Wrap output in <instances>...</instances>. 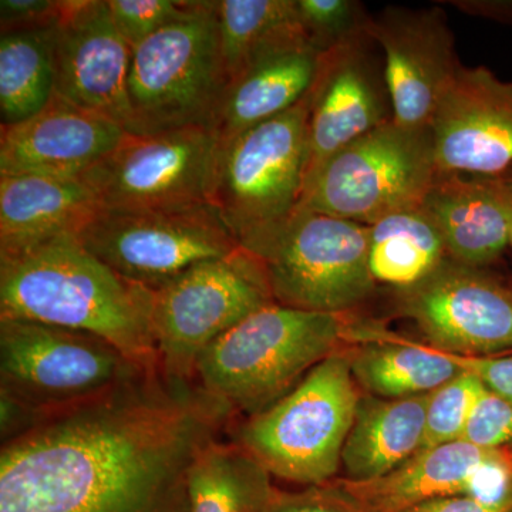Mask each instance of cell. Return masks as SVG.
I'll use <instances>...</instances> for the list:
<instances>
[{
	"mask_svg": "<svg viewBox=\"0 0 512 512\" xmlns=\"http://www.w3.org/2000/svg\"><path fill=\"white\" fill-rule=\"evenodd\" d=\"M463 369L474 373L491 392L512 403V355L454 356Z\"/></svg>",
	"mask_w": 512,
	"mask_h": 512,
	"instance_id": "e575fe53",
	"label": "cell"
},
{
	"mask_svg": "<svg viewBox=\"0 0 512 512\" xmlns=\"http://www.w3.org/2000/svg\"><path fill=\"white\" fill-rule=\"evenodd\" d=\"M485 386L474 373L463 372L429 394L423 448L461 440L468 417Z\"/></svg>",
	"mask_w": 512,
	"mask_h": 512,
	"instance_id": "f546056e",
	"label": "cell"
},
{
	"mask_svg": "<svg viewBox=\"0 0 512 512\" xmlns=\"http://www.w3.org/2000/svg\"><path fill=\"white\" fill-rule=\"evenodd\" d=\"M62 9L63 0H2L0 33L55 25Z\"/></svg>",
	"mask_w": 512,
	"mask_h": 512,
	"instance_id": "836d02e7",
	"label": "cell"
},
{
	"mask_svg": "<svg viewBox=\"0 0 512 512\" xmlns=\"http://www.w3.org/2000/svg\"><path fill=\"white\" fill-rule=\"evenodd\" d=\"M111 19L131 49L168 26L187 19L198 0H107Z\"/></svg>",
	"mask_w": 512,
	"mask_h": 512,
	"instance_id": "4dcf8cb0",
	"label": "cell"
},
{
	"mask_svg": "<svg viewBox=\"0 0 512 512\" xmlns=\"http://www.w3.org/2000/svg\"><path fill=\"white\" fill-rule=\"evenodd\" d=\"M402 512H512V504H488L467 494L444 495Z\"/></svg>",
	"mask_w": 512,
	"mask_h": 512,
	"instance_id": "d590c367",
	"label": "cell"
},
{
	"mask_svg": "<svg viewBox=\"0 0 512 512\" xmlns=\"http://www.w3.org/2000/svg\"><path fill=\"white\" fill-rule=\"evenodd\" d=\"M348 339V315L272 303L204 350L195 366V382L232 413L255 416L342 350Z\"/></svg>",
	"mask_w": 512,
	"mask_h": 512,
	"instance_id": "3957f363",
	"label": "cell"
},
{
	"mask_svg": "<svg viewBox=\"0 0 512 512\" xmlns=\"http://www.w3.org/2000/svg\"><path fill=\"white\" fill-rule=\"evenodd\" d=\"M229 82L269 53L308 42L295 0H215Z\"/></svg>",
	"mask_w": 512,
	"mask_h": 512,
	"instance_id": "4316f807",
	"label": "cell"
},
{
	"mask_svg": "<svg viewBox=\"0 0 512 512\" xmlns=\"http://www.w3.org/2000/svg\"><path fill=\"white\" fill-rule=\"evenodd\" d=\"M153 292L158 369L188 382H194L195 366L208 346L275 303L261 265L242 248L192 266Z\"/></svg>",
	"mask_w": 512,
	"mask_h": 512,
	"instance_id": "30bf717a",
	"label": "cell"
},
{
	"mask_svg": "<svg viewBox=\"0 0 512 512\" xmlns=\"http://www.w3.org/2000/svg\"><path fill=\"white\" fill-rule=\"evenodd\" d=\"M228 84L215 0H201L187 19L131 49L127 133L150 136L190 126L212 128Z\"/></svg>",
	"mask_w": 512,
	"mask_h": 512,
	"instance_id": "5b68a950",
	"label": "cell"
},
{
	"mask_svg": "<svg viewBox=\"0 0 512 512\" xmlns=\"http://www.w3.org/2000/svg\"><path fill=\"white\" fill-rule=\"evenodd\" d=\"M306 39L320 53L370 36L372 15L356 0H295Z\"/></svg>",
	"mask_w": 512,
	"mask_h": 512,
	"instance_id": "f1b7e54d",
	"label": "cell"
},
{
	"mask_svg": "<svg viewBox=\"0 0 512 512\" xmlns=\"http://www.w3.org/2000/svg\"><path fill=\"white\" fill-rule=\"evenodd\" d=\"M56 23L0 36L2 126L30 119L55 97Z\"/></svg>",
	"mask_w": 512,
	"mask_h": 512,
	"instance_id": "83f0119b",
	"label": "cell"
},
{
	"mask_svg": "<svg viewBox=\"0 0 512 512\" xmlns=\"http://www.w3.org/2000/svg\"><path fill=\"white\" fill-rule=\"evenodd\" d=\"M494 451L458 440L424 448L377 480H335L363 512H402L431 498L468 494L477 471Z\"/></svg>",
	"mask_w": 512,
	"mask_h": 512,
	"instance_id": "7402d4cb",
	"label": "cell"
},
{
	"mask_svg": "<svg viewBox=\"0 0 512 512\" xmlns=\"http://www.w3.org/2000/svg\"><path fill=\"white\" fill-rule=\"evenodd\" d=\"M271 474L235 441L214 440L188 476V512H258L275 494Z\"/></svg>",
	"mask_w": 512,
	"mask_h": 512,
	"instance_id": "484cf974",
	"label": "cell"
},
{
	"mask_svg": "<svg viewBox=\"0 0 512 512\" xmlns=\"http://www.w3.org/2000/svg\"><path fill=\"white\" fill-rule=\"evenodd\" d=\"M258 512H363L336 480L298 493L276 490Z\"/></svg>",
	"mask_w": 512,
	"mask_h": 512,
	"instance_id": "d6a6232c",
	"label": "cell"
},
{
	"mask_svg": "<svg viewBox=\"0 0 512 512\" xmlns=\"http://www.w3.org/2000/svg\"><path fill=\"white\" fill-rule=\"evenodd\" d=\"M461 440L484 450L510 448L512 446V403L485 387L471 410Z\"/></svg>",
	"mask_w": 512,
	"mask_h": 512,
	"instance_id": "1f68e13d",
	"label": "cell"
},
{
	"mask_svg": "<svg viewBox=\"0 0 512 512\" xmlns=\"http://www.w3.org/2000/svg\"><path fill=\"white\" fill-rule=\"evenodd\" d=\"M370 36L383 56L394 121L430 127L463 64L443 8L387 6L372 18Z\"/></svg>",
	"mask_w": 512,
	"mask_h": 512,
	"instance_id": "5bb4252c",
	"label": "cell"
},
{
	"mask_svg": "<svg viewBox=\"0 0 512 512\" xmlns=\"http://www.w3.org/2000/svg\"><path fill=\"white\" fill-rule=\"evenodd\" d=\"M511 451H512V448H511Z\"/></svg>",
	"mask_w": 512,
	"mask_h": 512,
	"instance_id": "f35d334b",
	"label": "cell"
},
{
	"mask_svg": "<svg viewBox=\"0 0 512 512\" xmlns=\"http://www.w3.org/2000/svg\"><path fill=\"white\" fill-rule=\"evenodd\" d=\"M241 248L261 265L274 302L286 308L348 315L376 291L367 225L296 208Z\"/></svg>",
	"mask_w": 512,
	"mask_h": 512,
	"instance_id": "8992f818",
	"label": "cell"
},
{
	"mask_svg": "<svg viewBox=\"0 0 512 512\" xmlns=\"http://www.w3.org/2000/svg\"><path fill=\"white\" fill-rule=\"evenodd\" d=\"M100 210L83 178L0 175V255L77 235Z\"/></svg>",
	"mask_w": 512,
	"mask_h": 512,
	"instance_id": "d6986e66",
	"label": "cell"
},
{
	"mask_svg": "<svg viewBox=\"0 0 512 512\" xmlns=\"http://www.w3.org/2000/svg\"><path fill=\"white\" fill-rule=\"evenodd\" d=\"M360 397L349 353L339 350L281 400L245 417L232 441L272 477L306 487L328 484L342 467Z\"/></svg>",
	"mask_w": 512,
	"mask_h": 512,
	"instance_id": "277c9868",
	"label": "cell"
},
{
	"mask_svg": "<svg viewBox=\"0 0 512 512\" xmlns=\"http://www.w3.org/2000/svg\"><path fill=\"white\" fill-rule=\"evenodd\" d=\"M309 93L291 110L220 143L211 204L239 245L282 224L308 174Z\"/></svg>",
	"mask_w": 512,
	"mask_h": 512,
	"instance_id": "ba28073f",
	"label": "cell"
},
{
	"mask_svg": "<svg viewBox=\"0 0 512 512\" xmlns=\"http://www.w3.org/2000/svg\"><path fill=\"white\" fill-rule=\"evenodd\" d=\"M440 173L497 177L512 170V83L461 66L430 124Z\"/></svg>",
	"mask_w": 512,
	"mask_h": 512,
	"instance_id": "2e32d148",
	"label": "cell"
},
{
	"mask_svg": "<svg viewBox=\"0 0 512 512\" xmlns=\"http://www.w3.org/2000/svg\"><path fill=\"white\" fill-rule=\"evenodd\" d=\"M392 121L383 56L372 36L322 53L309 92L306 180L353 141Z\"/></svg>",
	"mask_w": 512,
	"mask_h": 512,
	"instance_id": "9a60e30c",
	"label": "cell"
},
{
	"mask_svg": "<svg viewBox=\"0 0 512 512\" xmlns=\"http://www.w3.org/2000/svg\"><path fill=\"white\" fill-rule=\"evenodd\" d=\"M220 140L211 127L190 126L136 136L83 175L106 210H174L211 204Z\"/></svg>",
	"mask_w": 512,
	"mask_h": 512,
	"instance_id": "7c38bea8",
	"label": "cell"
},
{
	"mask_svg": "<svg viewBox=\"0 0 512 512\" xmlns=\"http://www.w3.org/2000/svg\"><path fill=\"white\" fill-rule=\"evenodd\" d=\"M146 369L90 333L0 319V396L40 421L103 396Z\"/></svg>",
	"mask_w": 512,
	"mask_h": 512,
	"instance_id": "52a82bcc",
	"label": "cell"
},
{
	"mask_svg": "<svg viewBox=\"0 0 512 512\" xmlns=\"http://www.w3.org/2000/svg\"><path fill=\"white\" fill-rule=\"evenodd\" d=\"M397 306L431 348L447 355L487 357L512 349V291L483 269L448 258L419 285L397 292Z\"/></svg>",
	"mask_w": 512,
	"mask_h": 512,
	"instance_id": "4fadbf2b",
	"label": "cell"
},
{
	"mask_svg": "<svg viewBox=\"0 0 512 512\" xmlns=\"http://www.w3.org/2000/svg\"><path fill=\"white\" fill-rule=\"evenodd\" d=\"M429 394L404 399L360 397L343 447V478L353 483L377 480L416 456L423 448Z\"/></svg>",
	"mask_w": 512,
	"mask_h": 512,
	"instance_id": "603a6c76",
	"label": "cell"
},
{
	"mask_svg": "<svg viewBox=\"0 0 512 512\" xmlns=\"http://www.w3.org/2000/svg\"><path fill=\"white\" fill-rule=\"evenodd\" d=\"M76 238L116 274L151 291L192 266L241 248L212 204L174 210L101 208Z\"/></svg>",
	"mask_w": 512,
	"mask_h": 512,
	"instance_id": "8fae6325",
	"label": "cell"
},
{
	"mask_svg": "<svg viewBox=\"0 0 512 512\" xmlns=\"http://www.w3.org/2000/svg\"><path fill=\"white\" fill-rule=\"evenodd\" d=\"M367 239L373 281L396 292L419 285L450 258L439 228L421 204L367 225Z\"/></svg>",
	"mask_w": 512,
	"mask_h": 512,
	"instance_id": "cb8c5ba5",
	"label": "cell"
},
{
	"mask_svg": "<svg viewBox=\"0 0 512 512\" xmlns=\"http://www.w3.org/2000/svg\"><path fill=\"white\" fill-rule=\"evenodd\" d=\"M235 414L146 369L2 443L0 512H188V476Z\"/></svg>",
	"mask_w": 512,
	"mask_h": 512,
	"instance_id": "6da1fadb",
	"label": "cell"
},
{
	"mask_svg": "<svg viewBox=\"0 0 512 512\" xmlns=\"http://www.w3.org/2000/svg\"><path fill=\"white\" fill-rule=\"evenodd\" d=\"M126 128L56 96L0 131V175L83 177L127 136Z\"/></svg>",
	"mask_w": 512,
	"mask_h": 512,
	"instance_id": "ac0fdd59",
	"label": "cell"
},
{
	"mask_svg": "<svg viewBox=\"0 0 512 512\" xmlns=\"http://www.w3.org/2000/svg\"><path fill=\"white\" fill-rule=\"evenodd\" d=\"M421 207L439 228L448 256L483 269L508 247V222L497 177L439 173Z\"/></svg>",
	"mask_w": 512,
	"mask_h": 512,
	"instance_id": "ffe728a7",
	"label": "cell"
},
{
	"mask_svg": "<svg viewBox=\"0 0 512 512\" xmlns=\"http://www.w3.org/2000/svg\"><path fill=\"white\" fill-rule=\"evenodd\" d=\"M498 184H500L501 194L507 212L508 222V247L512 248V170L508 173L497 175Z\"/></svg>",
	"mask_w": 512,
	"mask_h": 512,
	"instance_id": "74e56055",
	"label": "cell"
},
{
	"mask_svg": "<svg viewBox=\"0 0 512 512\" xmlns=\"http://www.w3.org/2000/svg\"><path fill=\"white\" fill-rule=\"evenodd\" d=\"M448 3L467 15L512 25V0H451Z\"/></svg>",
	"mask_w": 512,
	"mask_h": 512,
	"instance_id": "8d00e7d4",
	"label": "cell"
},
{
	"mask_svg": "<svg viewBox=\"0 0 512 512\" xmlns=\"http://www.w3.org/2000/svg\"><path fill=\"white\" fill-rule=\"evenodd\" d=\"M439 173L430 127L392 121L309 175L298 208L370 225L389 212L421 204Z\"/></svg>",
	"mask_w": 512,
	"mask_h": 512,
	"instance_id": "9c48e42d",
	"label": "cell"
},
{
	"mask_svg": "<svg viewBox=\"0 0 512 512\" xmlns=\"http://www.w3.org/2000/svg\"><path fill=\"white\" fill-rule=\"evenodd\" d=\"M130 59L107 0H63L55 29L56 96L127 131Z\"/></svg>",
	"mask_w": 512,
	"mask_h": 512,
	"instance_id": "e0dca14e",
	"label": "cell"
},
{
	"mask_svg": "<svg viewBox=\"0 0 512 512\" xmlns=\"http://www.w3.org/2000/svg\"><path fill=\"white\" fill-rule=\"evenodd\" d=\"M153 299L151 289L116 274L76 235L0 255V319L90 333L150 369L158 367Z\"/></svg>",
	"mask_w": 512,
	"mask_h": 512,
	"instance_id": "7a4b0ae2",
	"label": "cell"
},
{
	"mask_svg": "<svg viewBox=\"0 0 512 512\" xmlns=\"http://www.w3.org/2000/svg\"><path fill=\"white\" fill-rule=\"evenodd\" d=\"M357 386L380 399H404L439 389L463 372L453 356L431 346L379 340L349 353Z\"/></svg>",
	"mask_w": 512,
	"mask_h": 512,
	"instance_id": "d4e9b609",
	"label": "cell"
},
{
	"mask_svg": "<svg viewBox=\"0 0 512 512\" xmlns=\"http://www.w3.org/2000/svg\"><path fill=\"white\" fill-rule=\"evenodd\" d=\"M320 57L305 40L261 57L234 77L212 123L220 143L301 103L315 83Z\"/></svg>",
	"mask_w": 512,
	"mask_h": 512,
	"instance_id": "44dd1931",
	"label": "cell"
}]
</instances>
